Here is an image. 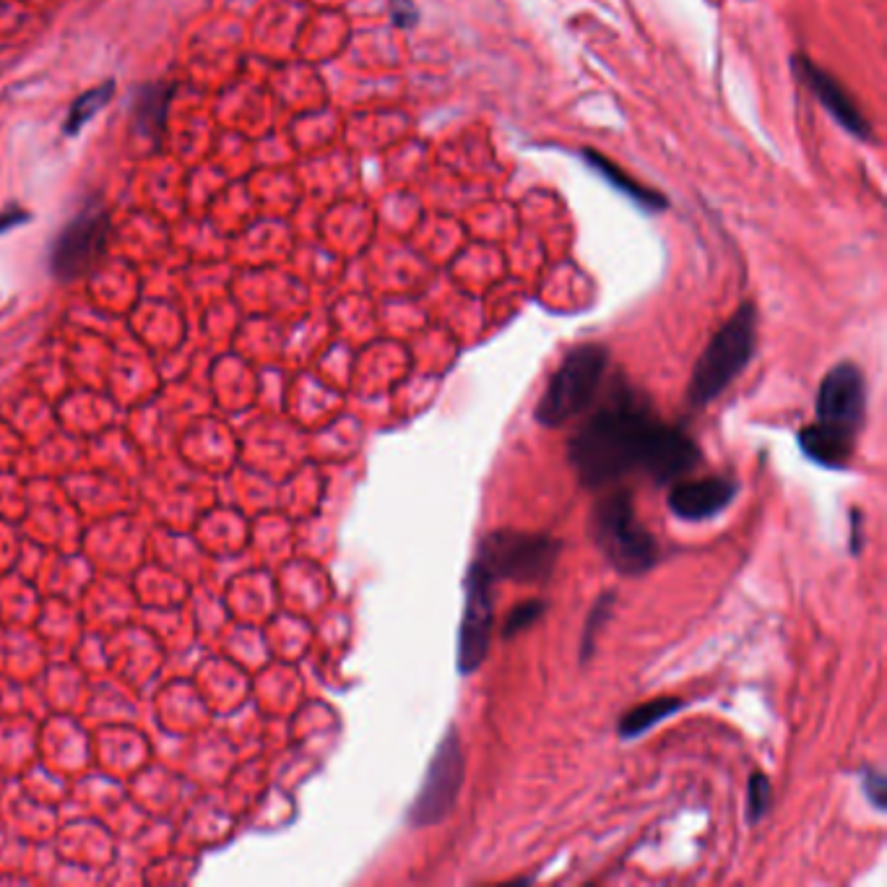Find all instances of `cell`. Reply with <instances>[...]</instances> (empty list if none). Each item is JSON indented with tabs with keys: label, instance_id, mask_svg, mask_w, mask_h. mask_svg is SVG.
<instances>
[{
	"label": "cell",
	"instance_id": "15",
	"mask_svg": "<svg viewBox=\"0 0 887 887\" xmlns=\"http://www.w3.org/2000/svg\"><path fill=\"white\" fill-rule=\"evenodd\" d=\"M169 86L156 84L143 88L139 102H135V122H139L141 133L146 135H162L167 126V107H169Z\"/></svg>",
	"mask_w": 887,
	"mask_h": 887
},
{
	"label": "cell",
	"instance_id": "10",
	"mask_svg": "<svg viewBox=\"0 0 887 887\" xmlns=\"http://www.w3.org/2000/svg\"><path fill=\"white\" fill-rule=\"evenodd\" d=\"M740 484L729 476H706V480H685L669 489V510L682 521H706L719 516L734 502Z\"/></svg>",
	"mask_w": 887,
	"mask_h": 887
},
{
	"label": "cell",
	"instance_id": "14",
	"mask_svg": "<svg viewBox=\"0 0 887 887\" xmlns=\"http://www.w3.org/2000/svg\"><path fill=\"white\" fill-rule=\"evenodd\" d=\"M685 708V702L679 698H659V700H648L643 706H636L632 711H627L623 719H619V736L623 740H638L646 732H651L653 726H659L661 721H666L669 715H674Z\"/></svg>",
	"mask_w": 887,
	"mask_h": 887
},
{
	"label": "cell",
	"instance_id": "11",
	"mask_svg": "<svg viewBox=\"0 0 887 887\" xmlns=\"http://www.w3.org/2000/svg\"><path fill=\"white\" fill-rule=\"evenodd\" d=\"M796 71L802 73L807 86L812 88V94L820 99V105L832 115V120H836L843 131L856 135V139H866V135H870V120L864 118L862 110L856 107V102L849 97V92H845L830 73H825L823 68H817L807 58H796Z\"/></svg>",
	"mask_w": 887,
	"mask_h": 887
},
{
	"label": "cell",
	"instance_id": "20",
	"mask_svg": "<svg viewBox=\"0 0 887 887\" xmlns=\"http://www.w3.org/2000/svg\"><path fill=\"white\" fill-rule=\"evenodd\" d=\"M862 781H864V794H866V800L875 804L877 809H885V802H887V781H885V776L879 773L877 768L866 766V768L862 770Z\"/></svg>",
	"mask_w": 887,
	"mask_h": 887
},
{
	"label": "cell",
	"instance_id": "19",
	"mask_svg": "<svg viewBox=\"0 0 887 887\" xmlns=\"http://www.w3.org/2000/svg\"><path fill=\"white\" fill-rule=\"evenodd\" d=\"M547 612V604L539 602V599H531V602H523L518 604L513 612L508 614V619H505V627H502V638H516L521 636L523 630H529L531 625L539 623L542 619V614Z\"/></svg>",
	"mask_w": 887,
	"mask_h": 887
},
{
	"label": "cell",
	"instance_id": "18",
	"mask_svg": "<svg viewBox=\"0 0 887 887\" xmlns=\"http://www.w3.org/2000/svg\"><path fill=\"white\" fill-rule=\"evenodd\" d=\"M770 804H773V789L766 773H755L749 778L747 787V823L755 825L768 815Z\"/></svg>",
	"mask_w": 887,
	"mask_h": 887
},
{
	"label": "cell",
	"instance_id": "22",
	"mask_svg": "<svg viewBox=\"0 0 887 887\" xmlns=\"http://www.w3.org/2000/svg\"><path fill=\"white\" fill-rule=\"evenodd\" d=\"M862 544H864V536H862V513L854 510L851 513V552L859 555L862 552Z\"/></svg>",
	"mask_w": 887,
	"mask_h": 887
},
{
	"label": "cell",
	"instance_id": "16",
	"mask_svg": "<svg viewBox=\"0 0 887 887\" xmlns=\"http://www.w3.org/2000/svg\"><path fill=\"white\" fill-rule=\"evenodd\" d=\"M113 92H115L113 84H102L97 88H92V92H86L84 97L71 107V115H68L66 120V131L76 133L81 126H86V122L113 99Z\"/></svg>",
	"mask_w": 887,
	"mask_h": 887
},
{
	"label": "cell",
	"instance_id": "2",
	"mask_svg": "<svg viewBox=\"0 0 887 887\" xmlns=\"http://www.w3.org/2000/svg\"><path fill=\"white\" fill-rule=\"evenodd\" d=\"M591 536L606 563L623 576H643L659 559L657 539L640 523L627 489H614L593 505Z\"/></svg>",
	"mask_w": 887,
	"mask_h": 887
},
{
	"label": "cell",
	"instance_id": "8",
	"mask_svg": "<svg viewBox=\"0 0 887 887\" xmlns=\"http://www.w3.org/2000/svg\"><path fill=\"white\" fill-rule=\"evenodd\" d=\"M866 416L864 375L851 362H841L825 375L817 391V425L856 438Z\"/></svg>",
	"mask_w": 887,
	"mask_h": 887
},
{
	"label": "cell",
	"instance_id": "4",
	"mask_svg": "<svg viewBox=\"0 0 887 887\" xmlns=\"http://www.w3.org/2000/svg\"><path fill=\"white\" fill-rule=\"evenodd\" d=\"M610 367V352L602 344H583L572 350L552 375L536 404V422L542 427H563L593 404Z\"/></svg>",
	"mask_w": 887,
	"mask_h": 887
},
{
	"label": "cell",
	"instance_id": "5",
	"mask_svg": "<svg viewBox=\"0 0 887 887\" xmlns=\"http://www.w3.org/2000/svg\"><path fill=\"white\" fill-rule=\"evenodd\" d=\"M559 542L529 531H493L482 539L474 563L493 581L544 583L555 570Z\"/></svg>",
	"mask_w": 887,
	"mask_h": 887
},
{
	"label": "cell",
	"instance_id": "12",
	"mask_svg": "<svg viewBox=\"0 0 887 887\" xmlns=\"http://www.w3.org/2000/svg\"><path fill=\"white\" fill-rule=\"evenodd\" d=\"M854 442L856 438H849V435L836 433V429L823 427V425H809L800 433V446L802 453L807 456L812 463L825 469H836V472H843L851 463V456H854Z\"/></svg>",
	"mask_w": 887,
	"mask_h": 887
},
{
	"label": "cell",
	"instance_id": "21",
	"mask_svg": "<svg viewBox=\"0 0 887 887\" xmlns=\"http://www.w3.org/2000/svg\"><path fill=\"white\" fill-rule=\"evenodd\" d=\"M393 19L399 22V26H412L416 19L412 0H393Z\"/></svg>",
	"mask_w": 887,
	"mask_h": 887
},
{
	"label": "cell",
	"instance_id": "17",
	"mask_svg": "<svg viewBox=\"0 0 887 887\" xmlns=\"http://www.w3.org/2000/svg\"><path fill=\"white\" fill-rule=\"evenodd\" d=\"M612 606H614V593H604V596L599 599L596 604H593V610H591L589 619H586V627H583L581 661H589V659H591L593 646H596V636H599V632H602V627H604L606 619H610Z\"/></svg>",
	"mask_w": 887,
	"mask_h": 887
},
{
	"label": "cell",
	"instance_id": "9",
	"mask_svg": "<svg viewBox=\"0 0 887 887\" xmlns=\"http://www.w3.org/2000/svg\"><path fill=\"white\" fill-rule=\"evenodd\" d=\"M107 237H110V222L105 211L79 214L52 245V274L63 282L84 276L105 256Z\"/></svg>",
	"mask_w": 887,
	"mask_h": 887
},
{
	"label": "cell",
	"instance_id": "3",
	"mask_svg": "<svg viewBox=\"0 0 887 887\" xmlns=\"http://www.w3.org/2000/svg\"><path fill=\"white\" fill-rule=\"evenodd\" d=\"M757 344V310L745 303L715 331L711 344L695 365L687 399L695 409L711 404L732 386V380L749 365Z\"/></svg>",
	"mask_w": 887,
	"mask_h": 887
},
{
	"label": "cell",
	"instance_id": "7",
	"mask_svg": "<svg viewBox=\"0 0 887 887\" xmlns=\"http://www.w3.org/2000/svg\"><path fill=\"white\" fill-rule=\"evenodd\" d=\"M493 578L472 563L466 576V604L459 627V672L474 674L489 653V638L495 625Z\"/></svg>",
	"mask_w": 887,
	"mask_h": 887
},
{
	"label": "cell",
	"instance_id": "13",
	"mask_svg": "<svg viewBox=\"0 0 887 887\" xmlns=\"http://www.w3.org/2000/svg\"><path fill=\"white\" fill-rule=\"evenodd\" d=\"M583 159L589 162V165L593 167V173L602 175L604 180L610 182L612 188H617L619 193L630 198V201L638 203V206H643V209H648V211H659V209L666 206V198H664V196L657 193V190H651V188H643L638 180H632V177H627L625 169H619L617 165H612L610 159H604L602 154L591 152V149H589V152H583Z\"/></svg>",
	"mask_w": 887,
	"mask_h": 887
},
{
	"label": "cell",
	"instance_id": "6",
	"mask_svg": "<svg viewBox=\"0 0 887 887\" xmlns=\"http://www.w3.org/2000/svg\"><path fill=\"white\" fill-rule=\"evenodd\" d=\"M463 776H466V762H463V749L459 732L453 726L448 729L429 760L427 773L422 778L419 794L409 809L406 823L412 828H429L440 825L453 812L459 794L463 789Z\"/></svg>",
	"mask_w": 887,
	"mask_h": 887
},
{
	"label": "cell",
	"instance_id": "1",
	"mask_svg": "<svg viewBox=\"0 0 887 887\" xmlns=\"http://www.w3.org/2000/svg\"><path fill=\"white\" fill-rule=\"evenodd\" d=\"M568 459L583 487L604 489L632 472L672 484L698 469L702 456L690 435L640 406L630 388H619L610 404L578 427L568 442Z\"/></svg>",
	"mask_w": 887,
	"mask_h": 887
}]
</instances>
